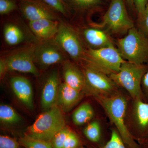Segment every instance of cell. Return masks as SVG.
I'll list each match as a JSON object with an SVG mask.
<instances>
[{
  "label": "cell",
  "instance_id": "cell-1",
  "mask_svg": "<svg viewBox=\"0 0 148 148\" xmlns=\"http://www.w3.org/2000/svg\"><path fill=\"white\" fill-rule=\"evenodd\" d=\"M102 107L127 148H141L130 133L125 119L129 99L119 90L113 95L94 98Z\"/></svg>",
  "mask_w": 148,
  "mask_h": 148
},
{
  "label": "cell",
  "instance_id": "cell-2",
  "mask_svg": "<svg viewBox=\"0 0 148 148\" xmlns=\"http://www.w3.org/2000/svg\"><path fill=\"white\" fill-rule=\"evenodd\" d=\"M66 126L63 111L54 105L40 115L34 123L27 128L24 135L51 142L56 134Z\"/></svg>",
  "mask_w": 148,
  "mask_h": 148
},
{
  "label": "cell",
  "instance_id": "cell-3",
  "mask_svg": "<svg viewBox=\"0 0 148 148\" xmlns=\"http://www.w3.org/2000/svg\"><path fill=\"white\" fill-rule=\"evenodd\" d=\"M148 70L145 64H136L125 61L122 64L119 71L109 75L119 87L124 88L132 99H143L142 79Z\"/></svg>",
  "mask_w": 148,
  "mask_h": 148
},
{
  "label": "cell",
  "instance_id": "cell-4",
  "mask_svg": "<svg viewBox=\"0 0 148 148\" xmlns=\"http://www.w3.org/2000/svg\"><path fill=\"white\" fill-rule=\"evenodd\" d=\"M118 50L125 61L136 64L148 62V37L135 27L117 41Z\"/></svg>",
  "mask_w": 148,
  "mask_h": 148
},
{
  "label": "cell",
  "instance_id": "cell-5",
  "mask_svg": "<svg viewBox=\"0 0 148 148\" xmlns=\"http://www.w3.org/2000/svg\"><path fill=\"white\" fill-rule=\"evenodd\" d=\"M84 61L90 66L109 75L119 71L125 61L114 45L100 49L89 48L86 51Z\"/></svg>",
  "mask_w": 148,
  "mask_h": 148
},
{
  "label": "cell",
  "instance_id": "cell-6",
  "mask_svg": "<svg viewBox=\"0 0 148 148\" xmlns=\"http://www.w3.org/2000/svg\"><path fill=\"white\" fill-rule=\"evenodd\" d=\"M125 122L130 133L137 142L147 136L148 102L130 98Z\"/></svg>",
  "mask_w": 148,
  "mask_h": 148
},
{
  "label": "cell",
  "instance_id": "cell-7",
  "mask_svg": "<svg viewBox=\"0 0 148 148\" xmlns=\"http://www.w3.org/2000/svg\"><path fill=\"white\" fill-rule=\"evenodd\" d=\"M85 95L95 98L110 96L119 90V87L109 75L97 69L84 65Z\"/></svg>",
  "mask_w": 148,
  "mask_h": 148
},
{
  "label": "cell",
  "instance_id": "cell-8",
  "mask_svg": "<svg viewBox=\"0 0 148 148\" xmlns=\"http://www.w3.org/2000/svg\"><path fill=\"white\" fill-rule=\"evenodd\" d=\"M103 24L115 34H122L134 27L123 0H111L103 18Z\"/></svg>",
  "mask_w": 148,
  "mask_h": 148
},
{
  "label": "cell",
  "instance_id": "cell-9",
  "mask_svg": "<svg viewBox=\"0 0 148 148\" xmlns=\"http://www.w3.org/2000/svg\"><path fill=\"white\" fill-rule=\"evenodd\" d=\"M54 41L64 51L77 61L84 60L85 51L78 36L73 29L65 23H60Z\"/></svg>",
  "mask_w": 148,
  "mask_h": 148
},
{
  "label": "cell",
  "instance_id": "cell-10",
  "mask_svg": "<svg viewBox=\"0 0 148 148\" xmlns=\"http://www.w3.org/2000/svg\"><path fill=\"white\" fill-rule=\"evenodd\" d=\"M49 40L45 41L34 47V62L44 67L59 64L65 59L64 51L54 40Z\"/></svg>",
  "mask_w": 148,
  "mask_h": 148
},
{
  "label": "cell",
  "instance_id": "cell-11",
  "mask_svg": "<svg viewBox=\"0 0 148 148\" xmlns=\"http://www.w3.org/2000/svg\"><path fill=\"white\" fill-rule=\"evenodd\" d=\"M34 48L14 53L6 58L8 71H17L38 76L39 72L35 66Z\"/></svg>",
  "mask_w": 148,
  "mask_h": 148
},
{
  "label": "cell",
  "instance_id": "cell-12",
  "mask_svg": "<svg viewBox=\"0 0 148 148\" xmlns=\"http://www.w3.org/2000/svg\"><path fill=\"white\" fill-rule=\"evenodd\" d=\"M19 8L22 15L29 21L47 18L57 20L55 11L42 1L19 0Z\"/></svg>",
  "mask_w": 148,
  "mask_h": 148
},
{
  "label": "cell",
  "instance_id": "cell-13",
  "mask_svg": "<svg viewBox=\"0 0 148 148\" xmlns=\"http://www.w3.org/2000/svg\"><path fill=\"white\" fill-rule=\"evenodd\" d=\"M82 91L76 90L65 83L59 85L55 105L63 112L71 111L84 97Z\"/></svg>",
  "mask_w": 148,
  "mask_h": 148
},
{
  "label": "cell",
  "instance_id": "cell-14",
  "mask_svg": "<svg viewBox=\"0 0 148 148\" xmlns=\"http://www.w3.org/2000/svg\"><path fill=\"white\" fill-rule=\"evenodd\" d=\"M10 84L17 98L27 108L33 110L34 95L32 84L29 80L23 77H13L11 78Z\"/></svg>",
  "mask_w": 148,
  "mask_h": 148
},
{
  "label": "cell",
  "instance_id": "cell-15",
  "mask_svg": "<svg viewBox=\"0 0 148 148\" xmlns=\"http://www.w3.org/2000/svg\"><path fill=\"white\" fill-rule=\"evenodd\" d=\"M59 86L58 73L53 71L49 75L43 87L40 106L43 110H47L55 105Z\"/></svg>",
  "mask_w": 148,
  "mask_h": 148
},
{
  "label": "cell",
  "instance_id": "cell-16",
  "mask_svg": "<svg viewBox=\"0 0 148 148\" xmlns=\"http://www.w3.org/2000/svg\"><path fill=\"white\" fill-rule=\"evenodd\" d=\"M60 23L57 20L43 18L29 21V26L38 38L45 41L55 37L58 33Z\"/></svg>",
  "mask_w": 148,
  "mask_h": 148
},
{
  "label": "cell",
  "instance_id": "cell-17",
  "mask_svg": "<svg viewBox=\"0 0 148 148\" xmlns=\"http://www.w3.org/2000/svg\"><path fill=\"white\" fill-rule=\"evenodd\" d=\"M63 71L64 83L74 89L83 91L85 85L84 75L83 71L69 61L64 62Z\"/></svg>",
  "mask_w": 148,
  "mask_h": 148
},
{
  "label": "cell",
  "instance_id": "cell-18",
  "mask_svg": "<svg viewBox=\"0 0 148 148\" xmlns=\"http://www.w3.org/2000/svg\"><path fill=\"white\" fill-rule=\"evenodd\" d=\"M83 35L86 42L93 49L108 47L113 45L108 35L99 29L88 28L83 32Z\"/></svg>",
  "mask_w": 148,
  "mask_h": 148
},
{
  "label": "cell",
  "instance_id": "cell-19",
  "mask_svg": "<svg viewBox=\"0 0 148 148\" xmlns=\"http://www.w3.org/2000/svg\"><path fill=\"white\" fill-rule=\"evenodd\" d=\"M84 135L90 144L95 147H100L106 143L103 141L102 128L99 122L94 121L86 126L83 131Z\"/></svg>",
  "mask_w": 148,
  "mask_h": 148
},
{
  "label": "cell",
  "instance_id": "cell-20",
  "mask_svg": "<svg viewBox=\"0 0 148 148\" xmlns=\"http://www.w3.org/2000/svg\"><path fill=\"white\" fill-rule=\"evenodd\" d=\"M94 114V110L90 103L88 102L82 103L73 113V122L77 126H81L91 120Z\"/></svg>",
  "mask_w": 148,
  "mask_h": 148
},
{
  "label": "cell",
  "instance_id": "cell-21",
  "mask_svg": "<svg viewBox=\"0 0 148 148\" xmlns=\"http://www.w3.org/2000/svg\"><path fill=\"white\" fill-rule=\"evenodd\" d=\"M3 34L6 42L10 45H16L24 40L23 32L14 24H7L4 29Z\"/></svg>",
  "mask_w": 148,
  "mask_h": 148
},
{
  "label": "cell",
  "instance_id": "cell-22",
  "mask_svg": "<svg viewBox=\"0 0 148 148\" xmlns=\"http://www.w3.org/2000/svg\"><path fill=\"white\" fill-rule=\"evenodd\" d=\"M67 6L78 11H85L98 8L102 4V0H64Z\"/></svg>",
  "mask_w": 148,
  "mask_h": 148
},
{
  "label": "cell",
  "instance_id": "cell-23",
  "mask_svg": "<svg viewBox=\"0 0 148 148\" xmlns=\"http://www.w3.org/2000/svg\"><path fill=\"white\" fill-rule=\"evenodd\" d=\"M0 120L6 124H16L22 120V118L10 106L1 105L0 106Z\"/></svg>",
  "mask_w": 148,
  "mask_h": 148
},
{
  "label": "cell",
  "instance_id": "cell-24",
  "mask_svg": "<svg viewBox=\"0 0 148 148\" xmlns=\"http://www.w3.org/2000/svg\"><path fill=\"white\" fill-rule=\"evenodd\" d=\"M85 144L86 148H127L115 127L111 129L110 139L104 146L98 147L90 144Z\"/></svg>",
  "mask_w": 148,
  "mask_h": 148
},
{
  "label": "cell",
  "instance_id": "cell-25",
  "mask_svg": "<svg viewBox=\"0 0 148 148\" xmlns=\"http://www.w3.org/2000/svg\"><path fill=\"white\" fill-rule=\"evenodd\" d=\"M20 146L24 148H53L51 142L23 135L18 138Z\"/></svg>",
  "mask_w": 148,
  "mask_h": 148
},
{
  "label": "cell",
  "instance_id": "cell-26",
  "mask_svg": "<svg viewBox=\"0 0 148 148\" xmlns=\"http://www.w3.org/2000/svg\"><path fill=\"white\" fill-rule=\"evenodd\" d=\"M64 148H86L85 144L78 134L71 130L65 141Z\"/></svg>",
  "mask_w": 148,
  "mask_h": 148
},
{
  "label": "cell",
  "instance_id": "cell-27",
  "mask_svg": "<svg viewBox=\"0 0 148 148\" xmlns=\"http://www.w3.org/2000/svg\"><path fill=\"white\" fill-rule=\"evenodd\" d=\"M71 130L66 126L57 132L51 142L52 148H64L65 141Z\"/></svg>",
  "mask_w": 148,
  "mask_h": 148
},
{
  "label": "cell",
  "instance_id": "cell-28",
  "mask_svg": "<svg viewBox=\"0 0 148 148\" xmlns=\"http://www.w3.org/2000/svg\"><path fill=\"white\" fill-rule=\"evenodd\" d=\"M47 5L56 12L67 16L69 13L68 7L63 0H42Z\"/></svg>",
  "mask_w": 148,
  "mask_h": 148
},
{
  "label": "cell",
  "instance_id": "cell-29",
  "mask_svg": "<svg viewBox=\"0 0 148 148\" xmlns=\"http://www.w3.org/2000/svg\"><path fill=\"white\" fill-rule=\"evenodd\" d=\"M17 8L15 0H0V14L6 15Z\"/></svg>",
  "mask_w": 148,
  "mask_h": 148
},
{
  "label": "cell",
  "instance_id": "cell-30",
  "mask_svg": "<svg viewBox=\"0 0 148 148\" xmlns=\"http://www.w3.org/2000/svg\"><path fill=\"white\" fill-rule=\"evenodd\" d=\"M20 146L18 140L7 135L0 136V148H19Z\"/></svg>",
  "mask_w": 148,
  "mask_h": 148
},
{
  "label": "cell",
  "instance_id": "cell-31",
  "mask_svg": "<svg viewBox=\"0 0 148 148\" xmlns=\"http://www.w3.org/2000/svg\"><path fill=\"white\" fill-rule=\"evenodd\" d=\"M138 30L148 37V3L143 16L138 18Z\"/></svg>",
  "mask_w": 148,
  "mask_h": 148
},
{
  "label": "cell",
  "instance_id": "cell-32",
  "mask_svg": "<svg viewBox=\"0 0 148 148\" xmlns=\"http://www.w3.org/2000/svg\"><path fill=\"white\" fill-rule=\"evenodd\" d=\"M133 2L138 13V18H140L144 14L148 0H133Z\"/></svg>",
  "mask_w": 148,
  "mask_h": 148
},
{
  "label": "cell",
  "instance_id": "cell-33",
  "mask_svg": "<svg viewBox=\"0 0 148 148\" xmlns=\"http://www.w3.org/2000/svg\"><path fill=\"white\" fill-rule=\"evenodd\" d=\"M142 88L144 101L148 102V70L142 79Z\"/></svg>",
  "mask_w": 148,
  "mask_h": 148
},
{
  "label": "cell",
  "instance_id": "cell-34",
  "mask_svg": "<svg viewBox=\"0 0 148 148\" xmlns=\"http://www.w3.org/2000/svg\"><path fill=\"white\" fill-rule=\"evenodd\" d=\"M7 71L5 59L1 58L0 60V76H1V78L3 77L6 72Z\"/></svg>",
  "mask_w": 148,
  "mask_h": 148
},
{
  "label": "cell",
  "instance_id": "cell-35",
  "mask_svg": "<svg viewBox=\"0 0 148 148\" xmlns=\"http://www.w3.org/2000/svg\"><path fill=\"white\" fill-rule=\"evenodd\" d=\"M141 148H148V135L138 142Z\"/></svg>",
  "mask_w": 148,
  "mask_h": 148
},
{
  "label": "cell",
  "instance_id": "cell-36",
  "mask_svg": "<svg viewBox=\"0 0 148 148\" xmlns=\"http://www.w3.org/2000/svg\"><path fill=\"white\" fill-rule=\"evenodd\" d=\"M128 5L130 8H133L134 7V4H133V0H126Z\"/></svg>",
  "mask_w": 148,
  "mask_h": 148
},
{
  "label": "cell",
  "instance_id": "cell-37",
  "mask_svg": "<svg viewBox=\"0 0 148 148\" xmlns=\"http://www.w3.org/2000/svg\"><path fill=\"white\" fill-rule=\"evenodd\" d=\"M19 148H24L23 147H21V146H20V147H19Z\"/></svg>",
  "mask_w": 148,
  "mask_h": 148
},
{
  "label": "cell",
  "instance_id": "cell-38",
  "mask_svg": "<svg viewBox=\"0 0 148 148\" xmlns=\"http://www.w3.org/2000/svg\"><path fill=\"white\" fill-rule=\"evenodd\" d=\"M36 1H42V0H36Z\"/></svg>",
  "mask_w": 148,
  "mask_h": 148
},
{
  "label": "cell",
  "instance_id": "cell-39",
  "mask_svg": "<svg viewBox=\"0 0 148 148\" xmlns=\"http://www.w3.org/2000/svg\"><path fill=\"white\" fill-rule=\"evenodd\" d=\"M103 1V0H102ZM105 1H108V0H105Z\"/></svg>",
  "mask_w": 148,
  "mask_h": 148
},
{
  "label": "cell",
  "instance_id": "cell-40",
  "mask_svg": "<svg viewBox=\"0 0 148 148\" xmlns=\"http://www.w3.org/2000/svg\"><path fill=\"white\" fill-rule=\"evenodd\" d=\"M63 1H64V0H63Z\"/></svg>",
  "mask_w": 148,
  "mask_h": 148
}]
</instances>
